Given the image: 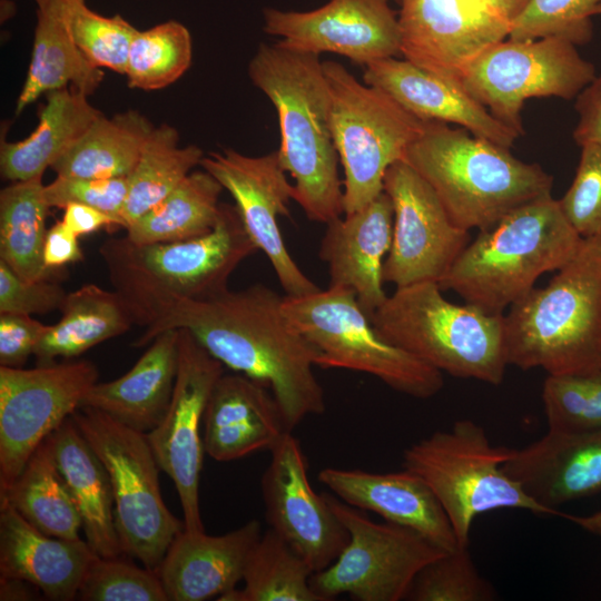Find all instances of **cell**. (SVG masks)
<instances>
[{
	"instance_id": "obj_1",
	"label": "cell",
	"mask_w": 601,
	"mask_h": 601,
	"mask_svg": "<svg viewBox=\"0 0 601 601\" xmlns=\"http://www.w3.org/2000/svg\"><path fill=\"white\" fill-rule=\"evenodd\" d=\"M283 297L255 284L179 302L144 328L132 346H146L167 329H187L224 366L267 386L292 432L306 416L325 412V396L314 374L321 354L285 317Z\"/></svg>"
},
{
	"instance_id": "obj_2",
	"label": "cell",
	"mask_w": 601,
	"mask_h": 601,
	"mask_svg": "<svg viewBox=\"0 0 601 601\" xmlns=\"http://www.w3.org/2000/svg\"><path fill=\"white\" fill-rule=\"evenodd\" d=\"M248 76L276 109L280 164L306 217L328 224L344 214L339 158L331 130V95L319 55L262 43Z\"/></svg>"
},
{
	"instance_id": "obj_3",
	"label": "cell",
	"mask_w": 601,
	"mask_h": 601,
	"mask_svg": "<svg viewBox=\"0 0 601 601\" xmlns=\"http://www.w3.org/2000/svg\"><path fill=\"white\" fill-rule=\"evenodd\" d=\"M256 250L236 206L225 203L215 228L204 236L150 244L111 237L99 247L114 290L144 328L176 303L227 290L233 272Z\"/></svg>"
},
{
	"instance_id": "obj_4",
	"label": "cell",
	"mask_w": 601,
	"mask_h": 601,
	"mask_svg": "<svg viewBox=\"0 0 601 601\" xmlns=\"http://www.w3.org/2000/svg\"><path fill=\"white\" fill-rule=\"evenodd\" d=\"M403 160L432 187L460 228L491 229L520 206L551 194L553 178L509 148L463 128L425 121Z\"/></svg>"
},
{
	"instance_id": "obj_5",
	"label": "cell",
	"mask_w": 601,
	"mask_h": 601,
	"mask_svg": "<svg viewBox=\"0 0 601 601\" xmlns=\"http://www.w3.org/2000/svg\"><path fill=\"white\" fill-rule=\"evenodd\" d=\"M508 365L549 375L601 367V235L583 238L546 286L503 315Z\"/></svg>"
},
{
	"instance_id": "obj_6",
	"label": "cell",
	"mask_w": 601,
	"mask_h": 601,
	"mask_svg": "<svg viewBox=\"0 0 601 601\" xmlns=\"http://www.w3.org/2000/svg\"><path fill=\"white\" fill-rule=\"evenodd\" d=\"M582 240L549 194L480 231L439 285L484 313L503 315L541 275L570 262Z\"/></svg>"
},
{
	"instance_id": "obj_7",
	"label": "cell",
	"mask_w": 601,
	"mask_h": 601,
	"mask_svg": "<svg viewBox=\"0 0 601 601\" xmlns=\"http://www.w3.org/2000/svg\"><path fill=\"white\" fill-rule=\"evenodd\" d=\"M503 315L453 304L439 283L422 282L396 287L371 321L387 342L442 373L499 385L508 366Z\"/></svg>"
},
{
	"instance_id": "obj_8",
	"label": "cell",
	"mask_w": 601,
	"mask_h": 601,
	"mask_svg": "<svg viewBox=\"0 0 601 601\" xmlns=\"http://www.w3.org/2000/svg\"><path fill=\"white\" fill-rule=\"evenodd\" d=\"M513 449L494 446L484 428L459 420L410 445L403 467L430 486L445 511L460 546H469L474 520L500 509H521L553 515L529 496L503 469Z\"/></svg>"
},
{
	"instance_id": "obj_9",
	"label": "cell",
	"mask_w": 601,
	"mask_h": 601,
	"mask_svg": "<svg viewBox=\"0 0 601 601\" xmlns=\"http://www.w3.org/2000/svg\"><path fill=\"white\" fill-rule=\"evenodd\" d=\"M282 311L319 352L318 367L365 373L422 400L436 395L444 385L441 371L378 333L349 288L328 286L304 296L285 295Z\"/></svg>"
},
{
	"instance_id": "obj_10",
	"label": "cell",
	"mask_w": 601,
	"mask_h": 601,
	"mask_svg": "<svg viewBox=\"0 0 601 601\" xmlns=\"http://www.w3.org/2000/svg\"><path fill=\"white\" fill-rule=\"evenodd\" d=\"M331 95V130L344 168V215L384 191L391 165L420 135L421 120L380 88L361 82L342 63L323 62Z\"/></svg>"
},
{
	"instance_id": "obj_11",
	"label": "cell",
	"mask_w": 601,
	"mask_h": 601,
	"mask_svg": "<svg viewBox=\"0 0 601 601\" xmlns=\"http://www.w3.org/2000/svg\"><path fill=\"white\" fill-rule=\"evenodd\" d=\"M71 418L109 475L124 553L157 571L185 525L162 500L160 467L147 434L88 407H79Z\"/></svg>"
},
{
	"instance_id": "obj_12",
	"label": "cell",
	"mask_w": 601,
	"mask_h": 601,
	"mask_svg": "<svg viewBox=\"0 0 601 601\" xmlns=\"http://www.w3.org/2000/svg\"><path fill=\"white\" fill-rule=\"evenodd\" d=\"M349 539L337 559L311 577L322 601L346 593L358 601L405 600L416 574L444 550L416 531L371 520L331 493H324Z\"/></svg>"
},
{
	"instance_id": "obj_13",
	"label": "cell",
	"mask_w": 601,
	"mask_h": 601,
	"mask_svg": "<svg viewBox=\"0 0 601 601\" xmlns=\"http://www.w3.org/2000/svg\"><path fill=\"white\" fill-rule=\"evenodd\" d=\"M568 40H500L474 58L460 83L496 119L524 134L521 110L535 97L572 99L595 77L593 63Z\"/></svg>"
},
{
	"instance_id": "obj_14",
	"label": "cell",
	"mask_w": 601,
	"mask_h": 601,
	"mask_svg": "<svg viewBox=\"0 0 601 601\" xmlns=\"http://www.w3.org/2000/svg\"><path fill=\"white\" fill-rule=\"evenodd\" d=\"M97 382L98 370L89 361L67 359L28 370L0 366V495Z\"/></svg>"
},
{
	"instance_id": "obj_15",
	"label": "cell",
	"mask_w": 601,
	"mask_h": 601,
	"mask_svg": "<svg viewBox=\"0 0 601 601\" xmlns=\"http://www.w3.org/2000/svg\"><path fill=\"white\" fill-rule=\"evenodd\" d=\"M179 358L168 408L160 423L146 433L160 470L177 490L185 529L204 531L199 483L204 461L201 425L213 388L224 365L185 328H179Z\"/></svg>"
},
{
	"instance_id": "obj_16",
	"label": "cell",
	"mask_w": 601,
	"mask_h": 601,
	"mask_svg": "<svg viewBox=\"0 0 601 601\" xmlns=\"http://www.w3.org/2000/svg\"><path fill=\"white\" fill-rule=\"evenodd\" d=\"M384 191L394 209L384 282L396 287L439 283L470 244L469 230L451 220L432 187L403 159L388 167Z\"/></svg>"
},
{
	"instance_id": "obj_17",
	"label": "cell",
	"mask_w": 601,
	"mask_h": 601,
	"mask_svg": "<svg viewBox=\"0 0 601 601\" xmlns=\"http://www.w3.org/2000/svg\"><path fill=\"white\" fill-rule=\"evenodd\" d=\"M200 166L233 197L248 236L267 256L286 295L321 290L292 258L277 224L279 216L289 217L288 204L294 197V185L287 180L277 150L247 156L224 148L204 156Z\"/></svg>"
},
{
	"instance_id": "obj_18",
	"label": "cell",
	"mask_w": 601,
	"mask_h": 601,
	"mask_svg": "<svg viewBox=\"0 0 601 601\" xmlns=\"http://www.w3.org/2000/svg\"><path fill=\"white\" fill-rule=\"evenodd\" d=\"M270 453L260 481L267 522L313 573L319 572L341 554L348 532L324 493L312 487L306 457L292 432H286Z\"/></svg>"
},
{
	"instance_id": "obj_19",
	"label": "cell",
	"mask_w": 601,
	"mask_h": 601,
	"mask_svg": "<svg viewBox=\"0 0 601 601\" xmlns=\"http://www.w3.org/2000/svg\"><path fill=\"white\" fill-rule=\"evenodd\" d=\"M264 31L282 47L337 53L364 67L401 55L398 12L390 0H328L309 11L266 8Z\"/></svg>"
},
{
	"instance_id": "obj_20",
	"label": "cell",
	"mask_w": 601,
	"mask_h": 601,
	"mask_svg": "<svg viewBox=\"0 0 601 601\" xmlns=\"http://www.w3.org/2000/svg\"><path fill=\"white\" fill-rule=\"evenodd\" d=\"M398 6L400 53L456 81L474 58L510 33L508 23L471 0H402Z\"/></svg>"
},
{
	"instance_id": "obj_21",
	"label": "cell",
	"mask_w": 601,
	"mask_h": 601,
	"mask_svg": "<svg viewBox=\"0 0 601 601\" xmlns=\"http://www.w3.org/2000/svg\"><path fill=\"white\" fill-rule=\"evenodd\" d=\"M318 481L343 502L410 528L445 552L461 548L435 494L407 469L375 473L328 466L319 471Z\"/></svg>"
},
{
	"instance_id": "obj_22",
	"label": "cell",
	"mask_w": 601,
	"mask_h": 601,
	"mask_svg": "<svg viewBox=\"0 0 601 601\" xmlns=\"http://www.w3.org/2000/svg\"><path fill=\"white\" fill-rule=\"evenodd\" d=\"M503 469L536 503L563 516L559 505L601 491V430H549L532 444L513 449Z\"/></svg>"
},
{
	"instance_id": "obj_23",
	"label": "cell",
	"mask_w": 601,
	"mask_h": 601,
	"mask_svg": "<svg viewBox=\"0 0 601 601\" xmlns=\"http://www.w3.org/2000/svg\"><path fill=\"white\" fill-rule=\"evenodd\" d=\"M363 79L423 121L455 124L505 148L521 136L496 119L460 81L424 70L406 59L390 57L370 62Z\"/></svg>"
},
{
	"instance_id": "obj_24",
	"label": "cell",
	"mask_w": 601,
	"mask_h": 601,
	"mask_svg": "<svg viewBox=\"0 0 601 601\" xmlns=\"http://www.w3.org/2000/svg\"><path fill=\"white\" fill-rule=\"evenodd\" d=\"M394 209L383 191L363 208L326 224L318 256L327 263L329 286L352 289L371 318L386 300L383 265L393 238Z\"/></svg>"
},
{
	"instance_id": "obj_25",
	"label": "cell",
	"mask_w": 601,
	"mask_h": 601,
	"mask_svg": "<svg viewBox=\"0 0 601 601\" xmlns=\"http://www.w3.org/2000/svg\"><path fill=\"white\" fill-rule=\"evenodd\" d=\"M260 535L257 520L221 535L184 528L157 569L168 601H205L236 589Z\"/></svg>"
},
{
	"instance_id": "obj_26",
	"label": "cell",
	"mask_w": 601,
	"mask_h": 601,
	"mask_svg": "<svg viewBox=\"0 0 601 601\" xmlns=\"http://www.w3.org/2000/svg\"><path fill=\"white\" fill-rule=\"evenodd\" d=\"M203 427L205 452L218 462L270 451L289 432L270 390L236 372L216 382Z\"/></svg>"
},
{
	"instance_id": "obj_27",
	"label": "cell",
	"mask_w": 601,
	"mask_h": 601,
	"mask_svg": "<svg viewBox=\"0 0 601 601\" xmlns=\"http://www.w3.org/2000/svg\"><path fill=\"white\" fill-rule=\"evenodd\" d=\"M98 555L87 541L48 535L0 501V575L26 580L53 601L77 599Z\"/></svg>"
},
{
	"instance_id": "obj_28",
	"label": "cell",
	"mask_w": 601,
	"mask_h": 601,
	"mask_svg": "<svg viewBox=\"0 0 601 601\" xmlns=\"http://www.w3.org/2000/svg\"><path fill=\"white\" fill-rule=\"evenodd\" d=\"M179 329L158 334L122 376L97 382L80 407L97 410L142 433L162 420L171 400L179 358Z\"/></svg>"
},
{
	"instance_id": "obj_29",
	"label": "cell",
	"mask_w": 601,
	"mask_h": 601,
	"mask_svg": "<svg viewBox=\"0 0 601 601\" xmlns=\"http://www.w3.org/2000/svg\"><path fill=\"white\" fill-rule=\"evenodd\" d=\"M82 520L86 541L101 558L124 553L107 470L71 416L47 437Z\"/></svg>"
},
{
	"instance_id": "obj_30",
	"label": "cell",
	"mask_w": 601,
	"mask_h": 601,
	"mask_svg": "<svg viewBox=\"0 0 601 601\" xmlns=\"http://www.w3.org/2000/svg\"><path fill=\"white\" fill-rule=\"evenodd\" d=\"M37 24L31 59L14 114H22L48 92L72 87L92 95L104 80L102 69L93 66L71 35L63 0H35Z\"/></svg>"
},
{
	"instance_id": "obj_31",
	"label": "cell",
	"mask_w": 601,
	"mask_h": 601,
	"mask_svg": "<svg viewBox=\"0 0 601 601\" xmlns=\"http://www.w3.org/2000/svg\"><path fill=\"white\" fill-rule=\"evenodd\" d=\"M87 95L67 87L48 92L35 130L26 138L0 142V171L9 181L43 177L47 168L65 155L102 115Z\"/></svg>"
},
{
	"instance_id": "obj_32",
	"label": "cell",
	"mask_w": 601,
	"mask_h": 601,
	"mask_svg": "<svg viewBox=\"0 0 601 601\" xmlns=\"http://www.w3.org/2000/svg\"><path fill=\"white\" fill-rule=\"evenodd\" d=\"M60 312V321L48 325L35 348L39 365L78 357L135 325L120 296L96 284L69 292Z\"/></svg>"
},
{
	"instance_id": "obj_33",
	"label": "cell",
	"mask_w": 601,
	"mask_h": 601,
	"mask_svg": "<svg viewBox=\"0 0 601 601\" xmlns=\"http://www.w3.org/2000/svg\"><path fill=\"white\" fill-rule=\"evenodd\" d=\"M154 129L136 109L98 117L51 169L57 176L86 178L128 177Z\"/></svg>"
},
{
	"instance_id": "obj_34",
	"label": "cell",
	"mask_w": 601,
	"mask_h": 601,
	"mask_svg": "<svg viewBox=\"0 0 601 601\" xmlns=\"http://www.w3.org/2000/svg\"><path fill=\"white\" fill-rule=\"evenodd\" d=\"M50 207L42 177L12 181L0 191V260L24 280L57 279L43 263Z\"/></svg>"
},
{
	"instance_id": "obj_35",
	"label": "cell",
	"mask_w": 601,
	"mask_h": 601,
	"mask_svg": "<svg viewBox=\"0 0 601 601\" xmlns=\"http://www.w3.org/2000/svg\"><path fill=\"white\" fill-rule=\"evenodd\" d=\"M224 187L205 169L191 171L159 204L132 221L126 236L137 244L169 243L210 233L219 218Z\"/></svg>"
},
{
	"instance_id": "obj_36",
	"label": "cell",
	"mask_w": 601,
	"mask_h": 601,
	"mask_svg": "<svg viewBox=\"0 0 601 601\" xmlns=\"http://www.w3.org/2000/svg\"><path fill=\"white\" fill-rule=\"evenodd\" d=\"M41 532L78 540L82 520L46 439L0 495Z\"/></svg>"
},
{
	"instance_id": "obj_37",
	"label": "cell",
	"mask_w": 601,
	"mask_h": 601,
	"mask_svg": "<svg viewBox=\"0 0 601 601\" xmlns=\"http://www.w3.org/2000/svg\"><path fill=\"white\" fill-rule=\"evenodd\" d=\"M204 156L196 145L180 147L175 127L168 124L154 127L128 176V194L121 211L125 229L168 196L200 166Z\"/></svg>"
},
{
	"instance_id": "obj_38",
	"label": "cell",
	"mask_w": 601,
	"mask_h": 601,
	"mask_svg": "<svg viewBox=\"0 0 601 601\" xmlns=\"http://www.w3.org/2000/svg\"><path fill=\"white\" fill-rule=\"evenodd\" d=\"M308 564L272 529L253 548L243 575L244 588L219 601H322L311 587Z\"/></svg>"
},
{
	"instance_id": "obj_39",
	"label": "cell",
	"mask_w": 601,
	"mask_h": 601,
	"mask_svg": "<svg viewBox=\"0 0 601 601\" xmlns=\"http://www.w3.org/2000/svg\"><path fill=\"white\" fill-rule=\"evenodd\" d=\"M191 61V35L181 22L168 20L137 30L127 57V85L145 91L167 88L186 73Z\"/></svg>"
},
{
	"instance_id": "obj_40",
	"label": "cell",
	"mask_w": 601,
	"mask_h": 601,
	"mask_svg": "<svg viewBox=\"0 0 601 601\" xmlns=\"http://www.w3.org/2000/svg\"><path fill=\"white\" fill-rule=\"evenodd\" d=\"M67 21L79 49L100 69L124 75L128 51L137 32L120 14L102 16L91 10L86 0H63Z\"/></svg>"
},
{
	"instance_id": "obj_41",
	"label": "cell",
	"mask_w": 601,
	"mask_h": 601,
	"mask_svg": "<svg viewBox=\"0 0 601 601\" xmlns=\"http://www.w3.org/2000/svg\"><path fill=\"white\" fill-rule=\"evenodd\" d=\"M542 401L550 431L601 430V367L587 374L548 375Z\"/></svg>"
},
{
	"instance_id": "obj_42",
	"label": "cell",
	"mask_w": 601,
	"mask_h": 601,
	"mask_svg": "<svg viewBox=\"0 0 601 601\" xmlns=\"http://www.w3.org/2000/svg\"><path fill=\"white\" fill-rule=\"evenodd\" d=\"M469 546L446 552L427 563L414 578L405 600L490 601L494 588L476 569Z\"/></svg>"
},
{
	"instance_id": "obj_43",
	"label": "cell",
	"mask_w": 601,
	"mask_h": 601,
	"mask_svg": "<svg viewBox=\"0 0 601 601\" xmlns=\"http://www.w3.org/2000/svg\"><path fill=\"white\" fill-rule=\"evenodd\" d=\"M600 13L601 0H529L512 21L509 38L555 37L584 45L592 39V18Z\"/></svg>"
},
{
	"instance_id": "obj_44",
	"label": "cell",
	"mask_w": 601,
	"mask_h": 601,
	"mask_svg": "<svg viewBox=\"0 0 601 601\" xmlns=\"http://www.w3.org/2000/svg\"><path fill=\"white\" fill-rule=\"evenodd\" d=\"M82 601H168L155 570L138 568L118 558L97 556L77 595Z\"/></svg>"
},
{
	"instance_id": "obj_45",
	"label": "cell",
	"mask_w": 601,
	"mask_h": 601,
	"mask_svg": "<svg viewBox=\"0 0 601 601\" xmlns=\"http://www.w3.org/2000/svg\"><path fill=\"white\" fill-rule=\"evenodd\" d=\"M559 204L582 238L601 235V144L581 147L574 179Z\"/></svg>"
},
{
	"instance_id": "obj_46",
	"label": "cell",
	"mask_w": 601,
	"mask_h": 601,
	"mask_svg": "<svg viewBox=\"0 0 601 601\" xmlns=\"http://www.w3.org/2000/svg\"><path fill=\"white\" fill-rule=\"evenodd\" d=\"M128 194V177L86 178L57 176L45 185V198L50 208L82 204L97 208L118 220L125 228L121 211Z\"/></svg>"
},
{
	"instance_id": "obj_47",
	"label": "cell",
	"mask_w": 601,
	"mask_h": 601,
	"mask_svg": "<svg viewBox=\"0 0 601 601\" xmlns=\"http://www.w3.org/2000/svg\"><path fill=\"white\" fill-rule=\"evenodd\" d=\"M67 294L58 280H24L0 260V314L31 316L60 311Z\"/></svg>"
},
{
	"instance_id": "obj_48",
	"label": "cell",
	"mask_w": 601,
	"mask_h": 601,
	"mask_svg": "<svg viewBox=\"0 0 601 601\" xmlns=\"http://www.w3.org/2000/svg\"><path fill=\"white\" fill-rule=\"evenodd\" d=\"M47 328L29 315L0 314V366L22 367Z\"/></svg>"
},
{
	"instance_id": "obj_49",
	"label": "cell",
	"mask_w": 601,
	"mask_h": 601,
	"mask_svg": "<svg viewBox=\"0 0 601 601\" xmlns=\"http://www.w3.org/2000/svg\"><path fill=\"white\" fill-rule=\"evenodd\" d=\"M575 110L579 116L573 130L575 142L601 144V75L595 76L575 97Z\"/></svg>"
},
{
	"instance_id": "obj_50",
	"label": "cell",
	"mask_w": 601,
	"mask_h": 601,
	"mask_svg": "<svg viewBox=\"0 0 601 601\" xmlns=\"http://www.w3.org/2000/svg\"><path fill=\"white\" fill-rule=\"evenodd\" d=\"M78 236L62 221H56L47 230L43 244V263L50 269H61L68 264L83 259Z\"/></svg>"
},
{
	"instance_id": "obj_51",
	"label": "cell",
	"mask_w": 601,
	"mask_h": 601,
	"mask_svg": "<svg viewBox=\"0 0 601 601\" xmlns=\"http://www.w3.org/2000/svg\"><path fill=\"white\" fill-rule=\"evenodd\" d=\"M78 237L89 235L104 227L120 226L110 215L82 204H69L61 219Z\"/></svg>"
},
{
	"instance_id": "obj_52",
	"label": "cell",
	"mask_w": 601,
	"mask_h": 601,
	"mask_svg": "<svg viewBox=\"0 0 601 601\" xmlns=\"http://www.w3.org/2000/svg\"><path fill=\"white\" fill-rule=\"evenodd\" d=\"M40 592L36 585L26 580L0 577L1 601L38 600Z\"/></svg>"
},
{
	"instance_id": "obj_53",
	"label": "cell",
	"mask_w": 601,
	"mask_h": 601,
	"mask_svg": "<svg viewBox=\"0 0 601 601\" xmlns=\"http://www.w3.org/2000/svg\"><path fill=\"white\" fill-rule=\"evenodd\" d=\"M491 16L508 23L511 27L512 21L522 12L526 6L525 0H471Z\"/></svg>"
},
{
	"instance_id": "obj_54",
	"label": "cell",
	"mask_w": 601,
	"mask_h": 601,
	"mask_svg": "<svg viewBox=\"0 0 601 601\" xmlns=\"http://www.w3.org/2000/svg\"><path fill=\"white\" fill-rule=\"evenodd\" d=\"M563 518L601 539V510L590 515H571L564 513Z\"/></svg>"
},
{
	"instance_id": "obj_55",
	"label": "cell",
	"mask_w": 601,
	"mask_h": 601,
	"mask_svg": "<svg viewBox=\"0 0 601 601\" xmlns=\"http://www.w3.org/2000/svg\"><path fill=\"white\" fill-rule=\"evenodd\" d=\"M14 2L1 0V21H6L14 14Z\"/></svg>"
},
{
	"instance_id": "obj_56",
	"label": "cell",
	"mask_w": 601,
	"mask_h": 601,
	"mask_svg": "<svg viewBox=\"0 0 601 601\" xmlns=\"http://www.w3.org/2000/svg\"><path fill=\"white\" fill-rule=\"evenodd\" d=\"M393 1L400 4L402 0H393Z\"/></svg>"
},
{
	"instance_id": "obj_57",
	"label": "cell",
	"mask_w": 601,
	"mask_h": 601,
	"mask_svg": "<svg viewBox=\"0 0 601 601\" xmlns=\"http://www.w3.org/2000/svg\"><path fill=\"white\" fill-rule=\"evenodd\" d=\"M525 1H526V3H528L529 0H525Z\"/></svg>"
}]
</instances>
